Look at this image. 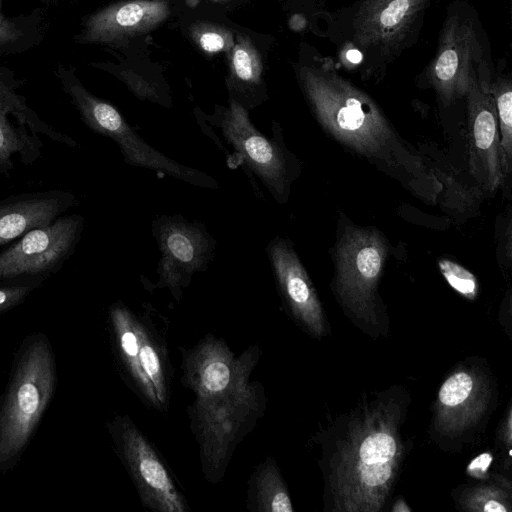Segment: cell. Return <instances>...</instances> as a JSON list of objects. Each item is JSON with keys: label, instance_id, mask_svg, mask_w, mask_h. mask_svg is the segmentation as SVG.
<instances>
[{"label": "cell", "instance_id": "27", "mask_svg": "<svg viewBox=\"0 0 512 512\" xmlns=\"http://www.w3.org/2000/svg\"><path fill=\"white\" fill-rule=\"evenodd\" d=\"M48 278L28 276L0 281V315L22 304Z\"/></svg>", "mask_w": 512, "mask_h": 512}, {"label": "cell", "instance_id": "2", "mask_svg": "<svg viewBox=\"0 0 512 512\" xmlns=\"http://www.w3.org/2000/svg\"><path fill=\"white\" fill-rule=\"evenodd\" d=\"M403 400L385 392L366 401L349 420L329 461L333 510L376 512L388 498L404 456Z\"/></svg>", "mask_w": 512, "mask_h": 512}, {"label": "cell", "instance_id": "4", "mask_svg": "<svg viewBox=\"0 0 512 512\" xmlns=\"http://www.w3.org/2000/svg\"><path fill=\"white\" fill-rule=\"evenodd\" d=\"M205 119L219 132L202 129L204 133L212 139L220 138L214 142H224L230 148L228 163L243 164L279 204H285L300 170L298 160L283 142L279 125L273 122V137H266L253 125L248 110L234 100L228 107H217L215 113Z\"/></svg>", "mask_w": 512, "mask_h": 512}, {"label": "cell", "instance_id": "28", "mask_svg": "<svg viewBox=\"0 0 512 512\" xmlns=\"http://www.w3.org/2000/svg\"><path fill=\"white\" fill-rule=\"evenodd\" d=\"M439 269L448 284L468 300H475L479 293L476 277L466 268L451 260L439 261Z\"/></svg>", "mask_w": 512, "mask_h": 512}, {"label": "cell", "instance_id": "25", "mask_svg": "<svg viewBox=\"0 0 512 512\" xmlns=\"http://www.w3.org/2000/svg\"><path fill=\"white\" fill-rule=\"evenodd\" d=\"M498 119L500 147L505 161L506 174L512 168V85L508 79H498L490 87Z\"/></svg>", "mask_w": 512, "mask_h": 512}, {"label": "cell", "instance_id": "33", "mask_svg": "<svg viewBox=\"0 0 512 512\" xmlns=\"http://www.w3.org/2000/svg\"><path fill=\"white\" fill-rule=\"evenodd\" d=\"M393 512H409L411 511V508L407 505V503L402 499L399 498L394 503V506L391 509Z\"/></svg>", "mask_w": 512, "mask_h": 512}, {"label": "cell", "instance_id": "3", "mask_svg": "<svg viewBox=\"0 0 512 512\" xmlns=\"http://www.w3.org/2000/svg\"><path fill=\"white\" fill-rule=\"evenodd\" d=\"M56 358L48 336L33 332L14 354L0 397V474L14 469L32 440L57 387Z\"/></svg>", "mask_w": 512, "mask_h": 512}, {"label": "cell", "instance_id": "24", "mask_svg": "<svg viewBox=\"0 0 512 512\" xmlns=\"http://www.w3.org/2000/svg\"><path fill=\"white\" fill-rule=\"evenodd\" d=\"M460 505L472 512H510L511 493L503 479L473 486L463 492Z\"/></svg>", "mask_w": 512, "mask_h": 512}, {"label": "cell", "instance_id": "26", "mask_svg": "<svg viewBox=\"0 0 512 512\" xmlns=\"http://www.w3.org/2000/svg\"><path fill=\"white\" fill-rule=\"evenodd\" d=\"M231 67L233 76L239 83L249 87L260 84L261 59L248 37L238 35L232 49Z\"/></svg>", "mask_w": 512, "mask_h": 512}, {"label": "cell", "instance_id": "5", "mask_svg": "<svg viewBox=\"0 0 512 512\" xmlns=\"http://www.w3.org/2000/svg\"><path fill=\"white\" fill-rule=\"evenodd\" d=\"M248 379L243 377L222 394L196 399L190 409L203 472L211 482L222 478L237 442L264 409L262 386Z\"/></svg>", "mask_w": 512, "mask_h": 512}, {"label": "cell", "instance_id": "20", "mask_svg": "<svg viewBox=\"0 0 512 512\" xmlns=\"http://www.w3.org/2000/svg\"><path fill=\"white\" fill-rule=\"evenodd\" d=\"M20 85L11 71L0 66V116L13 117L18 125L34 134H43L70 148L76 147L73 138L47 124L27 105L25 97L18 93Z\"/></svg>", "mask_w": 512, "mask_h": 512}, {"label": "cell", "instance_id": "18", "mask_svg": "<svg viewBox=\"0 0 512 512\" xmlns=\"http://www.w3.org/2000/svg\"><path fill=\"white\" fill-rule=\"evenodd\" d=\"M77 203L74 193L62 189L11 195L0 200V245L35 227L52 223Z\"/></svg>", "mask_w": 512, "mask_h": 512}, {"label": "cell", "instance_id": "7", "mask_svg": "<svg viewBox=\"0 0 512 512\" xmlns=\"http://www.w3.org/2000/svg\"><path fill=\"white\" fill-rule=\"evenodd\" d=\"M388 243L372 227L346 226L335 245L334 291L351 317L370 329L379 325L378 283Z\"/></svg>", "mask_w": 512, "mask_h": 512}, {"label": "cell", "instance_id": "15", "mask_svg": "<svg viewBox=\"0 0 512 512\" xmlns=\"http://www.w3.org/2000/svg\"><path fill=\"white\" fill-rule=\"evenodd\" d=\"M280 294L294 318L314 337L326 333L321 302L292 243L274 238L266 247Z\"/></svg>", "mask_w": 512, "mask_h": 512}, {"label": "cell", "instance_id": "21", "mask_svg": "<svg viewBox=\"0 0 512 512\" xmlns=\"http://www.w3.org/2000/svg\"><path fill=\"white\" fill-rule=\"evenodd\" d=\"M248 507L260 512H291L292 502L272 458L258 465L249 482Z\"/></svg>", "mask_w": 512, "mask_h": 512}, {"label": "cell", "instance_id": "30", "mask_svg": "<svg viewBox=\"0 0 512 512\" xmlns=\"http://www.w3.org/2000/svg\"><path fill=\"white\" fill-rule=\"evenodd\" d=\"M22 24L4 17L0 0V50H16L23 44L26 34Z\"/></svg>", "mask_w": 512, "mask_h": 512}, {"label": "cell", "instance_id": "31", "mask_svg": "<svg viewBox=\"0 0 512 512\" xmlns=\"http://www.w3.org/2000/svg\"><path fill=\"white\" fill-rule=\"evenodd\" d=\"M493 457L485 452L473 459L467 467V474L477 479H487Z\"/></svg>", "mask_w": 512, "mask_h": 512}, {"label": "cell", "instance_id": "16", "mask_svg": "<svg viewBox=\"0 0 512 512\" xmlns=\"http://www.w3.org/2000/svg\"><path fill=\"white\" fill-rule=\"evenodd\" d=\"M428 0H365L354 21V37L363 48L389 55L405 40Z\"/></svg>", "mask_w": 512, "mask_h": 512}, {"label": "cell", "instance_id": "6", "mask_svg": "<svg viewBox=\"0 0 512 512\" xmlns=\"http://www.w3.org/2000/svg\"><path fill=\"white\" fill-rule=\"evenodd\" d=\"M56 75L84 124L93 132L112 139L127 164L158 171L200 188L219 187L208 174L174 161L145 142L113 105L83 86L73 67L59 65Z\"/></svg>", "mask_w": 512, "mask_h": 512}, {"label": "cell", "instance_id": "17", "mask_svg": "<svg viewBox=\"0 0 512 512\" xmlns=\"http://www.w3.org/2000/svg\"><path fill=\"white\" fill-rule=\"evenodd\" d=\"M169 14L166 0L115 3L88 16L75 40L79 43L117 44L152 31Z\"/></svg>", "mask_w": 512, "mask_h": 512}, {"label": "cell", "instance_id": "1", "mask_svg": "<svg viewBox=\"0 0 512 512\" xmlns=\"http://www.w3.org/2000/svg\"><path fill=\"white\" fill-rule=\"evenodd\" d=\"M298 75L314 117L329 136L415 197L436 202L442 190L436 172L400 137L370 95L329 69L304 66Z\"/></svg>", "mask_w": 512, "mask_h": 512}, {"label": "cell", "instance_id": "11", "mask_svg": "<svg viewBox=\"0 0 512 512\" xmlns=\"http://www.w3.org/2000/svg\"><path fill=\"white\" fill-rule=\"evenodd\" d=\"M465 97L469 170L481 188L494 192L507 177L495 101L477 78Z\"/></svg>", "mask_w": 512, "mask_h": 512}, {"label": "cell", "instance_id": "32", "mask_svg": "<svg viewBox=\"0 0 512 512\" xmlns=\"http://www.w3.org/2000/svg\"><path fill=\"white\" fill-rule=\"evenodd\" d=\"M511 417V408H509L507 411L506 419L504 420V423L501 425L499 431V438L506 445L508 452H511Z\"/></svg>", "mask_w": 512, "mask_h": 512}, {"label": "cell", "instance_id": "9", "mask_svg": "<svg viewBox=\"0 0 512 512\" xmlns=\"http://www.w3.org/2000/svg\"><path fill=\"white\" fill-rule=\"evenodd\" d=\"M84 224L83 216L71 214L25 232L0 252V281L57 273L74 254Z\"/></svg>", "mask_w": 512, "mask_h": 512}, {"label": "cell", "instance_id": "8", "mask_svg": "<svg viewBox=\"0 0 512 512\" xmlns=\"http://www.w3.org/2000/svg\"><path fill=\"white\" fill-rule=\"evenodd\" d=\"M107 428L142 504L158 512H186L184 495L147 438L128 416L116 415Z\"/></svg>", "mask_w": 512, "mask_h": 512}, {"label": "cell", "instance_id": "29", "mask_svg": "<svg viewBox=\"0 0 512 512\" xmlns=\"http://www.w3.org/2000/svg\"><path fill=\"white\" fill-rule=\"evenodd\" d=\"M194 39L202 50L208 53L224 51L233 45V39L229 32L220 28H197Z\"/></svg>", "mask_w": 512, "mask_h": 512}, {"label": "cell", "instance_id": "22", "mask_svg": "<svg viewBox=\"0 0 512 512\" xmlns=\"http://www.w3.org/2000/svg\"><path fill=\"white\" fill-rule=\"evenodd\" d=\"M137 332L139 337V363L146 379L154 388L160 408L166 407L168 402V366L166 352L153 335L148 326L137 320Z\"/></svg>", "mask_w": 512, "mask_h": 512}, {"label": "cell", "instance_id": "23", "mask_svg": "<svg viewBox=\"0 0 512 512\" xmlns=\"http://www.w3.org/2000/svg\"><path fill=\"white\" fill-rule=\"evenodd\" d=\"M42 146L37 134L15 126L9 117L0 116V174H8L14 168L15 154L25 165L34 163L41 155Z\"/></svg>", "mask_w": 512, "mask_h": 512}, {"label": "cell", "instance_id": "19", "mask_svg": "<svg viewBox=\"0 0 512 512\" xmlns=\"http://www.w3.org/2000/svg\"><path fill=\"white\" fill-rule=\"evenodd\" d=\"M138 318L121 302L113 303L108 310V326L116 360L125 380L149 407L161 409L154 388L141 371L138 353Z\"/></svg>", "mask_w": 512, "mask_h": 512}, {"label": "cell", "instance_id": "13", "mask_svg": "<svg viewBox=\"0 0 512 512\" xmlns=\"http://www.w3.org/2000/svg\"><path fill=\"white\" fill-rule=\"evenodd\" d=\"M260 354L258 346H251L236 358L224 341L208 335L183 352L186 385L196 394V399L222 394L243 377L250 376Z\"/></svg>", "mask_w": 512, "mask_h": 512}, {"label": "cell", "instance_id": "12", "mask_svg": "<svg viewBox=\"0 0 512 512\" xmlns=\"http://www.w3.org/2000/svg\"><path fill=\"white\" fill-rule=\"evenodd\" d=\"M479 44L473 24L458 15L446 18L428 75L440 100L449 105L464 97L477 78Z\"/></svg>", "mask_w": 512, "mask_h": 512}, {"label": "cell", "instance_id": "34", "mask_svg": "<svg viewBox=\"0 0 512 512\" xmlns=\"http://www.w3.org/2000/svg\"><path fill=\"white\" fill-rule=\"evenodd\" d=\"M211 1L222 2V1H227V0H211Z\"/></svg>", "mask_w": 512, "mask_h": 512}, {"label": "cell", "instance_id": "10", "mask_svg": "<svg viewBox=\"0 0 512 512\" xmlns=\"http://www.w3.org/2000/svg\"><path fill=\"white\" fill-rule=\"evenodd\" d=\"M152 232L161 252L158 286L168 287L178 300L192 276L212 260L215 240L202 224L180 215L158 217Z\"/></svg>", "mask_w": 512, "mask_h": 512}, {"label": "cell", "instance_id": "14", "mask_svg": "<svg viewBox=\"0 0 512 512\" xmlns=\"http://www.w3.org/2000/svg\"><path fill=\"white\" fill-rule=\"evenodd\" d=\"M490 399V385L482 372L467 367L453 371L438 392L435 431L448 438L463 435L486 414Z\"/></svg>", "mask_w": 512, "mask_h": 512}]
</instances>
